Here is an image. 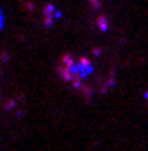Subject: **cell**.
Masks as SVG:
<instances>
[{"label": "cell", "instance_id": "obj_1", "mask_svg": "<svg viewBox=\"0 0 148 151\" xmlns=\"http://www.w3.org/2000/svg\"><path fill=\"white\" fill-rule=\"evenodd\" d=\"M58 73L66 85H71L75 91H80L86 98L95 93H104L113 85V76H102L93 58L80 56V53L62 56L58 62Z\"/></svg>", "mask_w": 148, "mask_h": 151}, {"label": "cell", "instance_id": "obj_2", "mask_svg": "<svg viewBox=\"0 0 148 151\" xmlns=\"http://www.w3.org/2000/svg\"><path fill=\"white\" fill-rule=\"evenodd\" d=\"M5 69H7V58H5V53L0 51V87H2V80H5ZM5 98L2 96V89H0V100Z\"/></svg>", "mask_w": 148, "mask_h": 151}]
</instances>
